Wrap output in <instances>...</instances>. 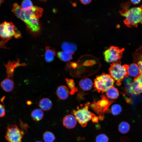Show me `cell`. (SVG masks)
I'll return each mask as SVG.
<instances>
[{"mask_svg":"<svg viewBox=\"0 0 142 142\" xmlns=\"http://www.w3.org/2000/svg\"><path fill=\"white\" fill-rule=\"evenodd\" d=\"M129 3L121 5V9L119 11L121 15L125 17L124 23L128 27H136L138 24H142V4L139 7L129 8Z\"/></svg>","mask_w":142,"mask_h":142,"instance_id":"1","label":"cell"},{"mask_svg":"<svg viewBox=\"0 0 142 142\" xmlns=\"http://www.w3.org/2000/svg\"><path fill=\"white\" fill-rule=\"evenodd\" d=\"M13 37L18 38L21 37V34L12 22L4 21L0 23V47H3L5 43Z\"/></svg>","mask_w":142,"mask_h":142,"instance_id":"2","label":"cell"},{"mask_svg":"<svg viewBox=\"0 0 142 142\" xmlns=\"http://www.w3.org/2000/svg\"><path fill=\"white\" fill-rule=\"evenodd\" d=\"M109 69V75L116 82L118 85L120 84L124 78L128 76L127 70L128 65H122L119 60L113 62L110 65Z\"/></svg>","mask_w":142,"mask_h":142,"instance_id":"3","label":"cell"},{"mask_svg":"<svg viewBox=\"0 0 142 142\" xmlns=\"http://www.w3.org/2000/svg\"><path fill=\"white\" fill-rule=\"evenodd\" d=\"M89 105L90 103H88L80 108L78 106L76 110H73L72 112L77 121L83 127H85L88 122L95 116L94 114L89 110Z\"/></svg>","mask_w":142,"mask_h":142,"instance_id":"4","label":"cell"},{"mask_svg":"<svg viewBox=\"0 0 142 142\" xmlns=\"http://www.w3.org/2000/svg\"><path fill=\"white\" fill-rule=\"evenodd\" d=\"M114 82L109 74L103 73L96 77L93 85L95 90L98 92L104 93L113 86Z\"/></svg>","mask_w":142,"mask_h":142,"instance_id":"5","label":"cell"},{"mask_svg":"<svg viewBox=\"0 0 142 142\" xmlns=\"http://www.w3.org/2000/svg\"><path fill=\"white\" fill-rule=\"evenodd\" d=\"M24 134L23 130L16 125H11L7 127L5 138L8 142H22Z\"/></svg>","mask_w":142,"mask_h":142,"instance_id":"6","label":"cell"},{"mask_svg":"<svg viewBox=\"0 0 142 142\" xmlns=\"http://www.w3.org/2000/svg\"><path fill=\"white\" fill-rule=\"evenodd\" d=\"M112 103V101L108 100L105 96L103 95L100 100L96 102L94 101L89 106L99 115V119L102 120L104 118V113Z\"/></svg>","mask_w":142,"mask_h":142,"instance_id":"7","label":"cell"},{"mask_svg":"<svg viewBox=\"0 0 142 142\" xmlns=\"http://www.w3.org/2000/svg\"><path fill=\"white\" fill-rule=\"evenodd\" d=\"M124 50V48L120 49L118 47L111 46L104 52V60L107 62H114L120 59Z\"/></svg>","mask_w":142,"mask_h":142,"instance_id":"8","label":"cell"},{"mask_svg":"<svg viewBox=\"0 0 142 142\" xmlns=\"http://www.w3.org/2000/svg\"><path fill=\"white\" fill-rule=\"evenodd\" d=\"M126 89L130 93L136 95L142 93V85L137 78L134 79L131 84Z\"/></svg>","mask_w":142,"mask_h":142,"instance_id":"9","label":"cell"},{"mask_svg":"<svg viewBox=\"0 0 142 142\" xmlns=\"http://www.w3.org/2000/svg\"><path fill=\"white\" fill-rule=\"evenodd\" d=\"M77 121L74 115L68 114L65 116L63 118V124L65 127L70 129L74 128L75 126Z\"/></svg>","mask_w":142,"mask_h":142,"instance_id":"10","label":"cell"},{"mask_svg":"<svg viewBox=\"0 0 142 142\" xmlns=\"http://www.w3.org/2000/svg\"><path fill=\"white\" fill-rule=\"evenodd\" d=\"M128 76L135 78L138 77L141 74L139 68L136 63L128 65L127 70Z\"/></svg>","mask_w":142,"mask_h":142,"instance_id":"11","label":"cell"},{"mask_svg":"<svg viewBox=\"0 0 142 142\" xmlns=\"http://www.w3.org/2000/svg\"><path fill=\"white\" fill-rule=\"evenodd\" d=\"M24 64H21L19 61L11 62L9 61L7 64L5 65L7 69V74L8 78H12L14 75V69L20 65H24Z\"/></svg>","mask_w":142,"mask_h":142,"instance_id":"12","label":"cell"},{"mask_svg":"<svg viewBox=\"0 0 142 142\" xmlns=\"http://www.w3.org/2000/svg\"><path fill=\"white\" fill-rule=\"evenodd\" d=\"M69 90L65 86L61 85L57 88L56 91V94L58 97L61 100H65L68 97Z\"/></svg>","mask_w":142,"mask_h":142,"instance_id":"13","label":"cell"},{"mask_svg":"<svg viewBox=\"0 0 142 142\" xmlns=\"http://www.w3.org/2000/svg\"><path fill=\"white\" fill-rule=\"evenodd\" d=\"M93 83L90 79L85 78L80 80L79 82L80 88L82 90L88 91L90 90L92 87Z\"/></svg>","mask_w":142,"mask_h":142,"instance_id":"14","label":"cell"},{"mask_svg":"<svg viewBox=\"0 0 142 142\" xmlns=\"http://www.w3.org/2000/svg\"><path fill=\"white\" fill-rule=\"evenodd\" d=\"M1 85L4 91L9 92L11 91L14 88V83L12 79L6 78L1 82Z\"/></svg>","mask_w":142,"mask_h":142,"instance_id":"15","label":"cell"},{"mask_svg":"<svg viewBox=\"0 0 142 142\" xmlns=\"http://www.w3.org/2000/svg\"><path fill=\"white\" fill-rule=\"evenodd\" d=\"M62 47L63 50L71 54H73L77 49V45L75 44L65 42L62 45Z\"/></svg>","mask_w":142,"mask_h":142,"instance_id":"16","label":"cell"},{"mask_svg":"<svg viewBox=\"0 0 142 142\" xmlns=\"http://www.w3.org/2000/svg\"><path fill=\"white\" fill-rule=\"evenodd\" d=\"M52 105L51 101L48 98H43L39 101V106L41 109L44 111L49 110Z\"/></svg>","mask_w":142,"mask_h":142,"instance_id":"17","label":"cell"},{"mask_svg":"<svg viewBox=\"0 0 142 142\" xmlns=\"http://www.w3.org/2000/svg\"><path fill=\"white\" fill-rule=\"evenodd\" d=\"M106 95L108 98L114 99H116L119 95V93L117 88L113 86L106 92Z\"/></svg>","mask_w":142,"mask_h":142,"instance_id":"18","label":"cell"},{"mask_svg":"<svg viewBox=\"0 0 142 142\" xmlns=\"http://www.w3.org/2000/svg\"><path fill=\"white\" fill-rule=\"evenodd\" d=\"M55 55V50L50 48L47 46L46 47L45 53V59L47 62H50L52 61L54 59Z\"/></svg>","mask_w":142,"mask_h":142,"instance_id":"19","label":"cell"},{"mask_svg":"<svg viewBox=\"0 0 142 142\" xmlns=\"http://www.w3.org/2000/svg\"><path fill=\"white\" fill-rule=\"evenodd\" d=\"M44 113L42 110L36 109H34L31 112V116L33 120L36 121L41 120L43 118Z\"/></svg>","mask_w":142,"mask_h":142,"instance_id":"20","label":"cell"},{"mask_svg":"<svg viewBox=\"0 0 142 142\" xmlns=\"http://www.w3.org/2000/svg\"><path fill=\"white\" fill-rule=\"evenodd\" d=\"M134 56V60L138 61L136 64L139 67L141 74H142V51L140 48L136 51Z\"/></svg>","mask_w":142,"mask_h":142,"instance_id":"21","label":"cell"},{"mask_svg":"<svg viewBox=\"0 0 142 142\" xmlns=\"http://www.w3.org/2000/svg\"><path fill=\"white\" fill-rule=\"evenodd\" d=\"M57 55L60 60L65 62L69 61L72 58L71 54L64 51L58 52Z\"/></svg>","mask_w":142,"mask_h":142,"instance_id":"22","label":"cell"},{"mask_svg":"<svg viewBox=\"0 0 142 142\" xmlns=\"http://www.w3.org/2000/svg\"><path fill=\"white\" fill-rule=\"evenodd\" d=\"M65 80L69 88L71 90L70 93L73 95L77 92L78 89L75 87V83L73 80L72 79L66 78Z\"/></svg>","mask_w":142,"mask_h":142,"instance_id":"23","label":"cell"},{"mask_svg":"<svg viewBox=\"0 0 142 142\" xmlns=\"http://www.w3.org/2000/svg\"><path fill=\"white\" fill-rule=\"evenodd\" d=\"M130 129V125L127 122L122 121L119 124L118 126L119 131L122 134L127 133Z\"/></svg>","mask_w":142,"mask_h":142,"instance_id":"24","label":"cell"},{"mask_svg":"<svg viewBox=\"0 0 142 142\" xmlns=\"http://www.w3.org/2000/svg\"><path fill=\"white\" fill-rule=\"evenodd\" d=\"M43 136V139L45 142H53L55 138L52 133L48 131L44 133Z\"/></svg>","mask_w":142,"mask_h":142,"instance_id":"25","label":"cell"},{"mask_svg":"<svg viewBox=\"0 0 142 142\" xmlns=\"http://www.w3.org/2000/svg\"><path fill=\"white\" fill-rule=\"evenodd\" d=\"M33 4L31 0H23L21 3V7L25 11L31 9L33 7Z\"/></svg>","mask_w":142,"mask_h":142,"instance_id":"26","label":"cell"},{"mask_svg":"<svg viewBox=\"0 0 142 142\" xmlns=\"http://www.w3.org/2000/svg\"><path fill=\"white\" fill-rule=\"evenodd\" d=\"M122 110V108L121 106L117 104L113 105L111 108V113L114 115H119L121 112Z\"/></svg>","mask_w":142,"mask_h":142,"instance_id":"27","label":"cell"},{"mask_svg":"<svg viewBox=\"0 0 142 142\" xmlns=\"http://www.w3.org/2000/svg\"><path fill=\"white\" fill-rule=\"evenodd\" d=\"M109 139L105 134H101L98 135L96 138V142H108Z\"/></svg>","mask_w":142,"mask_h":142,"instance_id":"28","label":"cell"},{"mask_svg":"<svg viewBox=\"0 0 142 142\" xmlns=\"http://www.w3.org/2000/svg\"><path fill=\"white\" fill-rule=\"evenodd\" d=\"M123 80L124 83L126 85L127 87L130 86L133 81L131 77L128 76L125 77L123 79Z\"/></svg>","mask_w":142,"mask_h":142,"instance_id":"29","label":"cell"},{"mask_svg":"<svg viewBox=\"0 0 142 142\" xmlns=\"http://www.w3.org/2000/svg\"><path fill=\"white\" fill-rule=\"evenodd\" d=\"M5 114V109L4 106L0 104V117L4 116Z\"/></svg>","mask_w":142,"mask_h":142,"instance_id":"30","label":"cell"},{"mask_svg":"<svg viewBox=\"0 0 142 142\" xmlns=\"http://www.w3.org/2000/svg\"><path fill=\"white\" fill-rule=\"evenodd\" d=\"M20 126L22 129H24L27 131V129L29 128V126L26 123L23 122L21 120L20 121Z\"/></svg>","mask_w":142,"mask_h":142,"instance_id":"31","label":"cell"},{"mask_svg":"<svg viewBox=\"0 0 142 142\" xmlns=\"http://www.w3.org/2000/svg\"><path fill=\"white\" fill-rule=\"evenodd\" d=\"M81 3L84 5H87L90 3L92 0H79Z\"/></svg>","mask_w":142,"mask_h":142,"instance_id":"32","label":"cell"},{"mask_svg":"<svg viewBox=\"0 0 142 142\" xmlns=\"http://www.w3.org/2000/svg\"><path fill=\"white\" fill-rule=\"evenodd\" d=\"M131 3L134 4H139L141 1V0H130Z\"/></svg>","mask_w":142,"mask_h":142,"instance_id":"33","label":"cell"},{"mask_svg":"<svg viewBox=\"0 0 142 142\" xmlns=\"http://www.w3.org/2000/svg\"><path fill=\"white\" fill-rule=\"evenodd\" d=\"M98 119L99 118L98 117L95 116L92 119L93 122L97 123L98 121Z\"/></svg>","mask_w":142,"mask_h":142,"instance_id":"34","label":"cell"},{"mask_svg":"<svg viewBox=\"0 0 142 142\" xmlns=\"http://www.w3.org/2000/svg\"><path fill=\"white\" fill-rule=\"evenodd\" d=\"M137 78L142 85V74H141Z\"/></svg>","mask_w":142,"mask_h":142,"instance_id":"35","label":"cell"},{"mask_svg":"<svg viewBox=\"0 0 142 142\" xmlns=\"http://www.w3.org/2000/svg\"><path fill=\"white\" fill-rule=\"evenodd\" d=\"M72 6L74 7H75L77 6V4L76 3L74 2V3H72Z\"/></svg>","mask_w":142,"mask_h":142,"instance_id":"36","label":"cell"},{"mask_svg":"<svg viewBox=\"0 0 142 142\" xmlns=\"http://www.w3.org/2000/svg\"><path fill=\"white\" fill-rule=\"evenodd\" d=\"M32 103V102L30 101H28L27 102V104L28 105L31 104Z\"/></svg>","mask_w":142,"mask_h":142,"instance_id":"37","label":"cell"},{"mask_svg":"<svg viewBox=\"0 0 142 142\" xmlns=\"http://www.w3.org/2000/svg\"><path fill=\"white\" fill-rule=\"evenodd\" d=\"M3 2V0H0V6Z\"/></svg>","mask_w":142,"mask_h":142,"instance_id":"38","label":"cell"},{"mask_svg":"<svg viewBox=\"0 0 142 142\" xmlns=\"http://www.w3.org/2000/svg\"><path fill=\"white\" fill-rule=\"evenodd\" d=\"M40 1L43 2H46L47 1V0H38Z\"/></svg>","mask_w":142,"mask_h":142,"instance_id":"39","label":"cell"},{"mask_svg":"<svg viewBox=\"0 0 142 142\" xmlns=\"http://www.w3.org/2000/svg\"><path fill=\"white\" fill-rule=\"evenodd\" d=\"M35 142H42V141H36Z\"/></svg>","mask_w":142,"mask_h":142,"instance_id":"40","label":"cell"}]
</instances>
